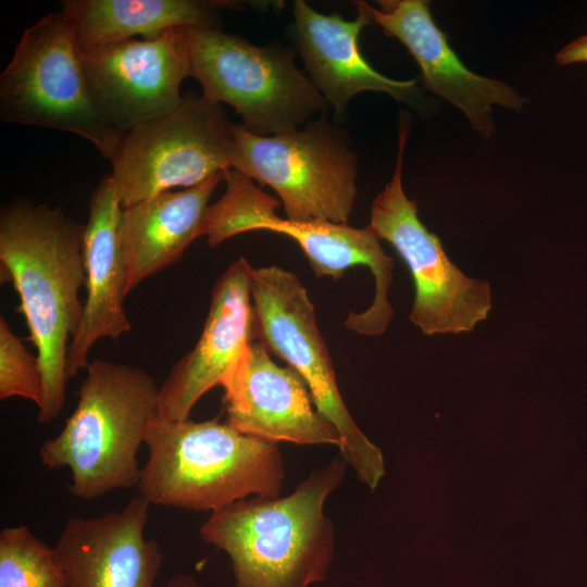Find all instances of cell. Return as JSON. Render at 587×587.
<instances>
[{
	"label": "cell",
	"instance_id": "cell-1",
	"mask_svg": "<svg viewBox=\"0 0 587 587\" xmlns=\"http://www.w3.org/2000/svg\"><path fill=\"white\" fill-rule=\"evenodd\" d=\"M84 232L59 208L22 198L1 208V278L16 290L37 350L45 390L39 424L58 417L65 402L67 353L84 308Z\"/></svg>",
	"mask_w": 587,
	"mask_h": 587
},
{
	"label": "cell",
	"instance_id": "cell-2",
	"mask_svg": "<svg viewBox=\"0 0 587 587\" xmlns=\"http://www.w3.org/2000/svg\"><path fill=\"white\" fill-rule=\"evenodd\" d=\"M347 464L334 459L287 497L243 499L211 513L199 533L228 555L233 587H311L325 579L334 529L323 508Z\"/></svg>",
	"mask_w": 587,
	"mask_h": 587
},
{
	"label": "cell",
	"instance_id": "cell-3",
	"mask_svg": "<svg viewBox=\"0 0 587 587\" xmlns=\"http://www.w3.org/2000/svg\"><path fill=\"white\" fill-rule=\"evenodd\" d=\"M145 444L149 457L137 488L150 504L214 512L251 495H279L285 470L276 444L226 422L170 421L158 413Z\"/></svg>",
	"mask_w": 587,
	"mask_h": 587
},
{
	"label": "cell",
	"instance_id": "cell-4",
	"mask_svg": "<svg viewBox=\"0 0 587 587\" xmlns=\"http://www.w3.org/2000/svg\"><path fill=\"white\" fill-rule=\"evenodd\" d=\"M86 370L76 408L59 435L41 445L39 457L50 470L67 467V490L89 500L137 487V453L159 413V388L138 366L95 360Z\"/></svg>",
	"mask_w": 587,
	"mask_h": 587
},
{
	"label": "cell",
	"instance_id": "cell-5",
	"mask_svg": "<svg viewBox=\"0 0 587 587\" xmlns=\"http://www.w3.org/2000/svg\"><path fill=\"white\" fill-rule=\"evenodd\" d=\"M0 117L75 134L109 161L123 137L93 102L74 25L62 10L22 34L0 74Z\"/></svg>",
	"mask_w": 587,
	"mask_h": 587
},
{
	"label": "cell",
	"instance_id": "cell-6",
	"mask_svg": "<svg viewBox=\"0 0 587 587\" xmlns=\"http://www.w3.org/2000/svg\"><path fill=\"white\" fill-rule=\"evenodd\" d=\"M224 180L225 192L209 205L203 225V236L211 247L242 233L270 230L296 240L317 277L338 279L350 267L366 266L375 279L373 301L362 312H350L345 325L366 336H379L386 330L394 315L388 301L394 260L385 253L370 225L355 228L347 223L282 218L276 213L279 201L241 172L229 168Z\"/></svg>",
	"mask_w": 587,
	"mask_h": 587
},
{
	"label": "cell",
	"instance_id": "cell-7",
	"mask_svg": "<svg viewBox=\"0 0 587 587\" xmlns=\"http://www.w3.org/2000/svg\"><path fill=\"white\" fill-rule=\"evenodd\" d=\"M186 35L202 97L233 107L248 132L283 135L328 109L289 49L254 46L218 28L186 27Z\"/></svg>",
	"mask_w": 587,
	"mask_h": 587
},
{
	"label": "cell",
	"instance_id": "cell-8",
	"mask_svg": "<svg viewBox=\"0 0 587 587\" xmlns=\"http://www.w3.org/2000/svg\"><path fill=\"white\" fill-rule=\"evenodd\" d=\"M230 167L280 198L287 218L347 223L357 197V158L345 135L324 116L277 136L232 126Z\"/></svg>",
	"mask_w": 587,
	"mask_h": 587
},
{
	"label": "cell",
	"instance_id": "cell-9",
	"mask_svg": "<svg viewBox=\"0 0 587 587\" xmlns=\"http://www.w3.org/2000/svg\"><path fill=\"white\" fill-rule=\"evenodd\" d=\"M250 294L255 338L302 377L316 410L339 432L344 459L375 487L384 471L382 454L342 401L305 287L294 273L271 265L251 268Z\"/></svg>",
	"mask_w": 587,
	"mask_h": 587
},
{
	"label": "cell",
	"instance_id": "cell-10",
	"mask_svg": "<svg viewBox=\"0 0 587 587\" xmlns=\"http://www.w3.org/2000/svg\"><path fill=\"white\" fill-rule=\"evenodd\" d=\"M398 154L391 180L371 207L370 226L388 241L410 270L414 302L410 321L425 335L472 332L491 310L488 282L466 276L447 255L439 237L421 222L415 200L402 187L410 116L401 112Z\"/></svg>",
	"mask_w": 587,
	"mask_h": 587
},
{
	"label": "cell",
	"instance_id": "cell-11",
	"mask_svg": "<svg viewBox=\"0 0 587 587\" xmlns=\"http://www.w3.org/2000/svg\"><path fill=\"white\" fill-rule=\"evenodd\" d=\"M232 126L218 103L189 92L172 112L123 134L110 160L123 208L232 168Z\"/></svg>",
	"mask_w": 587,
	"mask_h": 587
},
{
	"label": "cell",
	"instance_id": "cell-12",
	"mask_svg": "<svg viewBox=\"0 0 587 587\" xmlns=\"http://www.w3.org/2000/svg\"><path fill=\"white\" fill-rule=\"evenodd\" d=\"M83 63L99 113L125 134L182 102L180 85L190 76L186 27L83 52Z\"/></svg>",
	"mask_w": 587,
	"mask_h": 587
},
{
	"label": "cell",
	"instance_id": "cell-13",
	"mask_svg": "<svg viewBox=\"0 0 587 587\" xmlns=\"http://www.w3.org/2000/svg\"><path fill=\"white\" fill-rule=\"evenodd\" d=\"M226 423L241 434L272 442L334 445L337 428L316 408L302 377L277 365L267 348L254 340L223 382Z\"/></svg>",
	"mask_w": 587,
	"mask_h": 587
},
{
	"label": "cell",
	"instance_id": "cell-14",
	"mask_svg": "<svg viewBox=\"0 0 587 587\" xmlns=\"http://www.w3.org/2000/svg\"><path fill=\"white\" fill-rule=\"evenodd\" d=\"M371 23L401 41L419 64L424 86L460 109L484 139L495 134L494 105L521 111L527 99L510 85L470 71L449 46L424 0L359 1Z\"/></svg>",
	"mask_w": 587,
	"mask_h": 587
},
{
	"label": "cell",
	"instance_id": "cell-15",
	"mask_svg": "<svg viewBox=\"0 0 587 587\" xmlns=\"http://www.w3.org/2000/svg\"><path fill=\"white\" fill-rule=\"evenodd\" d=\"M252 266L240 257L215 282L201 335L159 388V414L186 421L198 400L223 384L255 339Z\"/></svg>",
	"mask_w": 587,
	"mask_h": 587
},
{
	"label": "cell",
	"instance_id": "cell-16",
	"mask_svg": "<svg viewBox=\"0 0 587 587\" xmlns=\"http://www.w3.org/2000/svg\"><path fill=\"white\" fill-rule=\"evenodd\" d=\"M150 505L138 495L120 511L70 517L53 547L68 587H154L163 555L145 537Z\"/></svg>",
	"mask_w": 587,
	"mask_h": 587
},
{
	"label": "cell",
	"instance_id": "cell-17",
	"mask_svg": "<svg viewBox=\"0 0 587 587\" xmlns=\"http://www.w3.org/2000/svg\"><path fill=\"white\" fill-rule=\"evenodd\" d=\"M123 205L111 174L92 191L84 232L85 287L80 325L66 362L68 378L89 365L88 355L103 338L117 341L132 325L123 302L128 289L127 268L121 245Z\"/></svg>",
	"mask_w": 587,
	"mask_h": 587
},
{
	"label": "cell",
	"instance_id": "cell-18",
	"mask_svg": "<svg viewBox=\"0 0 587 587\" xmlns=\"http://www.w3.org/2000/svg\"><path fill=\"white\" fill-rule=\"evenodd\" d=\"M355 20L338 13L325 15L303 0L294 2L292 38L311 80L335 114H341L350 100L362 91H380L411 102L420 89L415 79L398 80L377 72L359 48L362 29L372 24L360 4Z\"/></svg>",
	"mask_w": 587,
	"mask_h": 587
},
{
	"label": "cell",
	"instance_id": "cell-19",
	"mask_svg": "<svg viewBox=\"0 0 587 587\" xmlns=\"http://www.w3.org/2000/svg\"><path fill=\"white\" fill-rule=\"evenodd\" d=\"M225 172L183 190H168L123 208L121 245L129 291L178 262L203 236L209 201Z\"/></svg>",
	"mask_w": 587,
	"mask_h": 587
},
{
	"label": "cell",
	"instance_id": "cell-20",
	"mask_svg": "<svg viewBox=\"0 0 587 587\" xmlns=\"http://www.w3.org/2000/svg\"><path fill=\"white\" fill-rule=\"evenodd\" d=\"M232 1L204 0H64L84 53L140 36L155 38L175 27L218 28L220 11Z\"/></svg>",
	"mask_w": 587,
	"mask_h": 587
},
{
	"label": "cell",
	"instance_id": "cell-21",
	"mask_svg": "<svg viewBox=\"0 0 587 587\" xmlns=\"http://www.w3.org/2000/svg\"><path fill=\"white\" fill-rule=\"evenodd\" d=\"M0 587H68L54 548L26 526L0 532Z\"/></svg>",
	"mask_w": 587,
	"mask_h": 587
},
{
	"label": "cell",
	"instance_id": "cell-22",
	"mask_svg": "<svg viewBox=\"0 0 587 587\" xmlns=\"http://www.w3.org/2000/svg\"><path fill=\"white\" fill-rule=\"evenodd\" d=\"M21 397L38 408L43 403V378L37 354H32L22 339L0 317V399Z\"/></svg>",
	"mask_w": 587,
	"mask_h": 587
},
{
	"label": "cell",
	"instance_id": "cell-23",
	"mask_svg": "<svg viewBox=\"0 0 587 587\" xmlns=\"http://www.w3.org/2000/svg\"><path fill=\"white\" fill-rule=\"evenodd\" d=\"M554 60L558 65L587 62V35L571 41L559 50Z\"/></svg>",
	"mask_w": 587,
	"mask_h": 587
},
{
	"label": "cell",
	"instance_id": "cell-24",
	"mask_svg": "<svg viewBox=\"0 0 587 587\" xmlns=\"http://www.w3.org/2000/svg\"><path fill=\"white\" fill-rule=\"evenodd\" d=\"M164 587H198V584L191 575L187 573H177Z\"/></svg>",
	"mask_w": 587,
	"mask_h": 587
}]
</instances>
